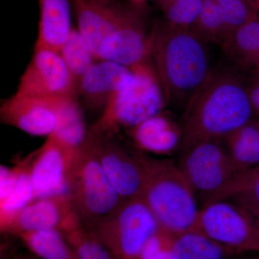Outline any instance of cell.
Returning <instances> with one entry per match:
<instances>
[{
    "label": "cell",
    "mask_w": 259,
    "mask_h": 259,
    "mask_svg": "<svg viewBox=\"0 0 259 259\" xmlns=\"http://www.w3.org/2000/svg\"><path fill=\"white\" fill-rule=\"evenodd\" d=\"M221 47L241 72L259 74V15L237 29Z\"/></svg>",
    "instance_id": "18"
},
{
    "label": "cell",
    "mask_w": 259,
    "mask_h": 259,
    "mask_svg": "<svg viewBox=\"0 0 259 259\" xmlns=\"http://www.w3.org/2000/svg\"><path fill=\"white\" fill-rule=\"evenodd\" d=\"M90 131L76 95L66 97L58 112L55 129L49 136L73 148L86 142Z\"/></svg>",
    "instance_id": "22"
},
{
    "label": "cell",
    "mask_w": 259,
    "mask_h": 259,
    "mask_svg": "<svg viewBox=\"0 0 259 259\" xmlns=\"http://www.w3.org/2000/svg\"><path fill=\"white\" fill-rule=\"evenodd\" d=\"M246 171L253 172V173L259 174V166L255 167V168H250V169L246 170Z\"/></svg>",
    "instance_id": "37"
},
{
    "label": "cell",
    "mask_w": 259,
    "mask_h": 259,
    "mask_svg": "<svg viewBox=\"0 0 259 259\" xmlns=\"http://www.w3.org/2000/svg\"><path fill=\"white\" fill-rule=\"evenodd\" d=\"M73 9L78 30L90 44L96 58L102 42L137 11L112 4V0H73Z\"/></svg>",
    "instance_id": "14"
},
{
    "label": "cell",
    "mask_w": 259,
    "mask_h": 259,
    "mask_svg": "<svg viewBox=\"0 0 259 259\" xmlns=\"http://www.w3.org/2000/svg\"><path fill=\"white\" fill-rule=\"evenodd\" d=\"M221 142L240 172L259 166V117L255 116Z\"/></svg>",
    "instance_id": "21"
},
{
    "label": "cell",
    "mask_w": 259,
    "mask_h": 259,
    "mask_svg": "<svg viewBox=\"0 0 259 259\" xmlns=\"http://www.w3.org/2000/svg\"><path fill=\"white\" fill-rule=\"evenodd\" d=\"M246 88L255 116L259 117V86L249 81L247 82Z\"/></svg>",
    "instance_id": "32"
},
{
    "label": "cell",
    "mask_w": 259,
    "mask_h": 259,
    "mask_svg": "<svg viewBox=\"0 0 259 259\" xmlns=\"http://www.w3.org/2000/svg\"><path fill=\"white\" fill-rule=\"evenodd\" d=\"M15 259H37V258H35V257H31V256H20V257H17V258H15Z\"/></svg>",
    "instance_id": "38"
},
{
    "label": "cell",
    "mask_w": 259,
    "mask_h": 259,
    "mask_svg": "<svg viewBox=\"0 0 259 259\" xmlns=\"http://www.w3.org/2000/svg\"><path fill=\"white\" fill-rule=\"evenodd\" d=\"M78 259H115L91 230L81 226L64 234Z\"/></svg>",
    "instance_id": "29"
},
{
    "label": "cell",
    "mask_w": 259,
    "mask_h": 259,
    "mask_svg": "<svg viewBox=\"0 0 259 259\" xmlns=\"http://www.w3.org/2000/svg\"><path fill=\"white\" fill-rule=\"evenodd\" d=\"M246 1L248 2V3H249L250 5H251L252 3H253L254 0H246Z\"/></svg>",
    "instance_id": "39"
},
{
    "label": "cell",
    "mask_w": 259,
    "mask_h": 259,
    "mask_svg": "<svg viewBox=\"0 0 259 259\" xmlns=\"http://www.w3.org/2000/svg\"><path fill=\"white\" fill-rule=\"evenodd\" d=\"M222 13L228 38L237 29L253 20L259 14L246 0H215ZM226 38V39H227ZM226 41V40H225Z\"/></svg>",
    "instance_id": "30"
},
{
    "label": "cell",
    "mask_w": 259,
    "mask_h": 259,
    "mask_svg": "<svg viewBox=\"0 0 259 259\" xmlns=\"http://www.w3.org/2000/svg\"><path fill=\"white\" fill-rule=\"evenodd\" d=\"M221 199L238 204L259 222V174L249 171L237 174L222 190L204 204Z\"/></svg>",
    "instance_id": "23"
},
{
    "label": "cell",
    "mask_w": 259,
    "mask_h": 259,
    "mask_svg": "<svg viewBox=\"0 0 259 259\" xmlns=\"http://www.w3.org/2000/svg\"><path fill=\"white\" fill-rule=\"evenodd\" d=\"M151 37L150 56L167 101L184 107L212 73L207 44L190 29L163 20Z\"/></svg>",
    "instance_id": "2"
},
{
    "label": "cell",
    "mask_w": 259,
    "mask_h": 259,
    "mask_svg": "<svg viewBox=\"0 0 259 259\" xmlns=\"http://www.w3.org/2000/svg\"><path fill=\"white\" fill-rule=\"evenodd\" d=\"M192 30L206 44L223 45L228 34L222 13L215 0H204L200 15Z\"/></svg>",
    "instance_id": "27"
},
{
    "label": "cell",
    "mask_w": 259,
    "mask_h": 259,
    "mask_svg": "<svg viewBox=\"0 0 259 259\" xmlns=\"http://www.w3.org/2000/svg\"><path fill=\"white\" fill-rule=\"evenodd\" d=\"M40 20L35 47L59 53L71 29L73 0H39Z\"/></svg>",
    "instance_id": "17"
},
{
    "label": "cell",
    "mask_w": 259,
    "mask_h": 259,
    "mask_svg": "<svg viewBox=\"0 0 259 259\" xmlns=\"http://www.w3.org/2000/svg\"><path fill=\"white\" fill-rule=\"evenodd\" d=\"M90 230L115 259H140L160 226L144 199L137 197L125 199L110 215Z\"/></svg>",
    "instance_id": "6"
},
{
    "label": "cell",
    "mask_w": 259,
    "mask_h": 259,
    "mask_svg": "<svg viewBox=\"0 0 259 259\" xmlns=\"http://www.w3.org/2000/svg\"><path fill=\"white\" fill-rule=\"evenodd\" d=\"M18 236L32 253L42 259H78L60 231L38 230L23 232Z\"/></svg>",
    "instance_id": "25"
},
{
    "label": "cell",
    "mask_w": 259,
    "mask_h": 259,
    "mask_svg": "<svg viewBox=\"0 0 259 259\" xmlns=\"http://www.w3.org/2000/svg\"><path fill=\"white\" fill-rule=\"evenodd\" d=\"M78 150L49 136L41 147L32 153L31 175L36 199L67 192Z\"/></svg>",
    "instance_id": "12"
},
{
    "label": "cell",
    "mask_w": 259,
    "mask_h": 259,
    "mask_svg": "<svg viewBox=\"0 0 259 259\" xmlns=\"http://www.w3.org/2000/svg\"><path fill=\"white\" fill-rule=\"evenodd\" d=\"M177 164L202 205L240 172L221 141L196 145L180 155Z\"/></svg>",
    "instance_id": "8"
},
{
    "label": "cell",
    "mask_w": 259,
    "mask_h": 259,
    "mask_svg": "<svg viewBox=\"0 0 259 259\" xmlns=\"http://www.w3.org/2000/svg\"><path fill=\"white\" fill-rule=\"evenodd\" d=\"M146 180L141 198L171 236L195 231L199 210L197 197L177 163L141 153Z\"/></svg>",
    "instance_id": "3"
},
{
    "label": "cell",
    "mask_w": 259,
    "mask_h": 259,
    "mask_svg": "<svg viewBox=\"0 0 259 259\" xmlns=\"http://www.w3.org/2000/svg\"><path fill=\"white\" fill-rule=\"evenodd\" d=\"M243 255L194 231L172 237L168 249V259H241Z\"/></svg>",
    "instance_id": "20"
},
{
    "label": "cell",
    "mask_w": 259,
    "mask_h": 259,
    "mask_svg": "<svg viewBox=\"0 0 259 259\" xmlns=\"http://www.w3.org/2000/svg\"><path fill=\"white\" fill-rule=\"evenodd\" d=\"M32 158V153L15 165L18 178L14 190L4 203L0 204L1 231L22 209L36 199L31 175Z\"/></svg>",
    "instance_id": "24"
},
{
    "label": "cell",
    "mask_w": 259,
    "mask_h": 259,
    "mask_svg": "<svg viewBox=\"0 0 259 259\" xmlns=\"http://www.w3.org/2000/svg\"><path fill=\"white\" fill-rule=\"evenodd\" d=\"M241 259H259V253L256 255H251V256H243Z\"/></svg>",
    "instance_id": "36"
},
{
    "label": "cell",
    "mask_w": 259,
    "mask_h": 259,
    "mask_svg": "<svg viewBox=\"0 0 259 259\" xmlns=\"http://www.w3.org/2000/svg\"><path fill=\"white\" fill-rule=\"evenodd\" d=\"M86 141L121 197H141L146 173L141 153L131 152L118 142L115 136L97 134L90 130Z\"/></svg>",
    "instance_id": "9"
},
{
    "label": "cell",
    "mask_w": 259,
    "mask_h": 259,
    "mask_svg": "<svg viewBox=\"0 0 259 259\" xmlns=\"http://www.w3.org/2000/svg\"><path fill=\"white\" fill-rule=\"evenodd\" d=\"M76 94L77 82L61 54L47 48L35 47L15 95L56 98Z\"/></svg>",
    "instance_id": "10"
},
{
    "label": "cell",
    "mask_w": 259,
    "mask_h": 259,
    "mask_svg": "<svg viewBox=\"0 0 259 259\" xmlns=\"http://www.w3.org/2000/svg\"><path fill=\"white\" fill-rule=\"evenodd\" d=\"M129 68L107 61L95 62L77 83V92L93 108L105 109L109 101L128 82Z\"/></svg>",
    "instance_id": "16"
},
{
    "label": "cell",
    "mask_w": 259,
    "mask_h": 259,
    "mask_svg": "<svg viewBox=\"0 0 259 259\" xmlns=\"http://www.w3.org/2000/svg\"><path fill=\"white\" fill-rule=\"evenodd\" d=\"M66 97L49 98L15 95L2 105V122L32 136H49L55 129L58 112Z\"/></svg>",
    "instance_id": "13"
},
{
    "label": "cell",
    "mask_w": 259,
    "mask_h": 259,
    "mask_svg": "<svg viewBox=\"0 0 259 259\" xmlns=\"http://www.w3.org/2000/svg\"><path fill=\"white\" fill-rule=\"evenodd\" d=\"M251 5L252 7H253V9H254L259 14V0H254V1L252 3Z\"/></svg>",
    "instance_id": "34"
},
{
    "label": "cell",
    "mask_w": 259,
    "mask_h": 259,
    "mask_svg": "<svg viewBox=\"0 0 259 259\" xmlns=\"http://www.w3.org/2000/svg\"><path fill=\"white\" fill-rule=\"evenodd\" d=\"M147 63L131 69V79L109 101L90 131L115 136L161 113L164 95L156 71Z\"/></svg>",
    "instance_id": "4"
},
{
    "label": "cell",
    "mask_w": 259,
    "mask_h": 259,
    "mask_svg": "<svg viewBox=\"0 0 259 259\" xmlns=\"http://www.w3.org/2000/svg\"><path fill=\"white\" fill-rule=\"evenodd\" d=\"M67 193L80 222L88 229L110 215L125 200L107 179L87 141L76 153Z\"/></svg>",
    "instance_id": "5"
},
{
    "label": "cell",
    "mask_w": 259,
    "mask_h": 259,
    "mask_svg": "<svg viewBox=\"0 0 259 259\" xmlns=\"http://www.w3.org/2000/svg\"><path fill=\"white\" fill-rule=\"evenodd\" d=\"M81 226L69 194L66 192L35 199L1 232L18 236L23 232L53 229L66 234Z\"/></svg>",
    "instance_id": "11"
},
{
    "label": "cell",
    "mask_w": 259,
    "mask_h": 259,
    "mask_svg": "<svg viewBox=\"0 0 259 259\" xmlns=\"http://www.w3.org/2000/svg\"><path fill=\"white\" fill-rule=\"evenodd\" d=\"M18 178L16 166L13 168L1 165L0 167V204L4 203L13 193Z\"/></svg>",
    "instance_id": "31"
},
{
    "label": "cell",
    "mask_w": 259,
    "mask_h": 259,
    "mask_svg": "<svg viewBox=\"0 0 259 259\" xmlns=\"http://www.w3.org/2000/svg\"><path fill=\"white\" fill-rule=\"evenodd\" d=\"M59 54L69 71L79 82L97 60L93 49L79 30L73 28L61 47Z\"/></svg>",
    "instance_id": "26"
},
{
    "label": "cell",
    "mask_w": 259,
    "mask_h": 259,
    "mask_svg": "<svg viewBox=\"0 0 259 259\" xmlns=\"http://www.w3.org/2000/svg\"><path fill=\"white\" fill-rule=\"evenodd\" d=\"M104 1H111V0H104ZM128 1L134 3V5H141L148 0H128Z\"/></svg>",
    "instance_id": "35"
},
{
    "label": "cell",
    "mask_w": 259,
    "mask_h": 259,
    "mask_svg": "<svg viewBox=\"0 0 259 259\" xmlns=\"http://www.w3.org/2000/svg\"><path fill=\"white\" fill-rule=\"evenodd\" d=\"M250 81L255 83V84L258 85L259 86V74L252 75L251 77H250Z\"/></svg>",
    "instance_id": "33"
},
{
    "label": "cell",
    "mask_w": 259,
    "mask_h": 259,
    "mask_svg": "<svg viewBox=\"0 0 259 259\" xmlns=\"http://www.w3.org/2000/svg\"><path fill=\"white\" fill-rule=\"evenodd\" d=\"M151 51V37L137 11L122 26L102 42L97 60L110 61L132 69L147 62Z\"/></svg>",
    "instance_id": "15"
},
{
    "label": "cell",
    "mask_w": 259,
    "mask_h": 259,
    "mask_svg": "<svg viewBox=\"0 0 259 259\" xmlns=\"http://www.w3.org/2000/svg\"><path fill=\"white\" fill-rule=\"evenodd\" d=\"M165 21L178 28L192 30L197 23L204 0H158Z\"/></svg>",
    "instance_id": "28"
},
{
    "label": "cell",
    "mask_w": 259,
    "mask_h": 259,
    "mask_svg": "<svg viewBox=\"0 0 259 259\" xmlns=\"http://www.w3.org/2000/svg\"><path fill=\"white\" fill-rule=\"evenodd\" d=\"M195 231L240 254L259 253V222L228 199L202 206Z\"/></svg>",
    "instance_id": "7"
},
{
    "label": "cell",
    "mask_w": 259,
    "mask_h": 259,
    "mask_svg": "<svg viewBox=\"0 0 259 259\" xmlns=\"http://www.w3.org/2000/svg\"><path fill=\"white\" fill-rule=\"evenodd\" d=\"M246 85L233 65L212 70L186 105L180 155L201 143L221 141L255 117Z\"/></svg>",
    "instance_id": "1"
},
{
    "label": "cell",
    "mask_w": 259,
    "mask_h": 259,
    "mask_svg": "<svg viewBox=\"0 0 259 259\" xmlns=\"http://www.w3.org/2000/svg\"><path fill=\"white\" fill-rule=\"evenodd\" d=\"M138 147L148 152L167 153L180 146V130L161 113L129 130Z\"/></svg>",
    "instance_id": "19"
}]
</instances>
